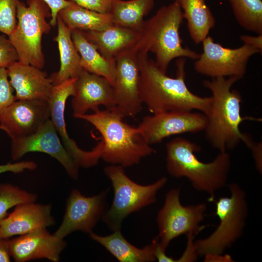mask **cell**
<instances>
[{"label": "cell", "mask_w": 262, "mask_h": 262, "mask_svg": "<svg viewBox=\"0 0 262 262\" xmlns=\"http://www.w3.org/2000/svg\"><path fill=\"white\" fill-rule=\"evenodd\" d=\"M200 147L194 142L177 137L166 145V167L176 178H186L197 191L209 195L213 201L214 194L224 187L230 168V157L227 151L220 152L210 163L200 161L195 153Z\"/></svg>", "instance_id": "obj_3"}, {"label": "cell", "mask_w": 262, "mask_h": 262, "mask_svg": "<svg viewBox=\"0 0 262 262\" xmlns=\"http://www.w3.org/2000/svg\"><path fill=\"white\" fill-rule=\"evenodd\" d=\"M229 0L239 25L247 31L262 34V0Z\"/></svg>", "instance_id": "obj_28"}, {"label": "cell", "mask_w": 262, "mask_h": 262, "mask_svg": "<svg viewBox=\"0 0 262 262\" xmlns=\"http://www.w3.org/2000/svg\"><path fill=\"white\" fill-rule=\"evenodd\" d=\"M0 129L1 130V127H0Z\"/></svg>", "instance_id": "obj_41"}, {"label": "cell", "mask_w": 262, "mask_h": 262, "mask_svg": "<svg viewBox=\"0 0 262 262\" xmlns=\"http://www.w3.org/2000/svg\"><path fill=\"white\" fill-rule=\"evenodd\" d=\"M19 0H0V32L9 36L16 23V6Z\"/></svg>", "instance_id": "obj_30"}, {"label": "cell", "mask_w": 262, "mask_h": 262, "mask_svg": "<svg viewBox=\"0 0 262 262\" xmlns=\"http://www.w3.org/2000/svg\"><path fill=\"white\" fill-rule=\"evenodd\" d=\"M8 78L7 68L0 67V110L16 100Z\"/></svg>", "instance_id": "obj_31"}, {"label": "cell", "mask_w": 262, "mask_h": 262, "mask_svg": "<svg viewBox=\"0 0 262 262\" xmlns=\"http://www.w3.org/2000/svg\"><path fill=\"white\" fill-rule=\"evenodd\" d=\"M204 203L183 205L180 200V190L175 188L166 194L164 204L159 210L157 222L159 244L165 250L175 238L186 234H197L203 229L200 223L205 216Z\"/></svg>", "instance_id": "obj_9"}, {"label": "cell", "mask_w": 262, "mask_h": 262, "mask_svg": "<svg viewBox=\"0 0 262 262\" xmlns=\"http://www.w3.org/2000/svg\"><path fill=\"white\" fill-rule=\"evenodd\" d=\"M184 16L178 0L163 6L149 19L145 20L135 45L139 52L150 51L155 56V62L166 73L170 62L177 58L197 59L196 52L184 47L180 34Z\"/></svg>", "instance_id": "obj_5"}, {"label": "cell", "mask_w": 262, "mask_h": 262, "mask_svg": "<svg viewBox=\"0 0 262 262\" xmlns=\"http://www.w3.org/2000/svg\"><path fill=\"white\" fill-rule=\"evenodd\" d=\"M155 0H113L110 13L114 24L139 31Z\"/></svg>", "instance_id": "obj_27"}, {"label": "cell", "mask_w": 262, "mask_h": 262, "mask_svg": "<svg viewBox=\"0 0 262 262\" xmlns=\"http://www.w3.org/2000/svg\"><path fill=\"white\" fill-rule=\"evenodd\" d=\"M138 59L140 97L151 113L194 110L207 113L211 97L196 95L189 89L185 82L184 58L177 62L175 78L163 72L147 53L138 52Z\"/></svg>", "instance_id": "obj_1"}, {"label": "cell", "mask_w": 262, "mask_h": 262, "mask_svg": "<svg viewBox=\"0 0 262 262\" xmlns=\"http://www.w3.org/2000/svg\"><path fill=\"white\" fill-rule=\"evenodd\" d=\"M241 40L245 44L253 47L258 49L261 53L262 51V34L257 36L242 35L240 36Z\"/></svg>", "instance_id": "obj_38"}, {"label": "cell", "mask_w": 262, "mask_h": 262, "mask_svg": "<svg viewBox=\"0 0 262 262\" xmlns=\"http://www.w3.org/2000/svg\"><path fill=\"white\" fill-rule=\"evenodd\" d=\"M7 69L16 100L48 101L53 85L41 69L18 61Z\"/></svg>", "instance_id": "obj_20"}, {"label": "cell", "mask_w": 262, "mask_h": 262, "mask_svg": "<svg viewBox=\"0 0 262 262\" xmlns=\"http://www.w3.org/2000/svg\"><path fill=\"white\" fill-rule=\"evenodd\" d=\"M58 16L71 31H99L114 25L110 13H102L92 11L75 3L62 9Z\"/></svg>", "instance_id": "obj_25"}, {"label": "cell", "mask_w": 262, "mask_h": 262, "mask_svg": "<svg viewBox=\"0 0 262 262\" xmlns=\"http://www.w3.org/2000/svg\"><path fill=\"white\" fill-rule=\"evenodd\" d=\"M124 117L114 108L98 109L78 118L88 122L100 133L101 158L108 163L126 167L139 164L155 150L145 141L138 127L124 122Z\"/></svg>", "instance_id": "obj_4"}, {"label": "cell", "mask_w": 262, "mask_h": 262, "mask_svg": "<svg viewBox=\"0 0 262 262\" xmlns=\"http://www.w3.org/2000/svg\"><path fill=\"white\" fill-rule=\"evenodd\" d=\"M66 245L64 239L42 228L9 240V249L16 262L43 258L57 262Z\"/></svg>", "instance_id": "obj_18"}, {"label": "cell", "mask_w": 262, "mask_h": 262, "mask_svg": "<svg viewBox=\"0 0 262 262\" xmlns=\"http://www.w3.org/2000/svg\"><path fill=\"white\" fill-rule=\"evenodd\" d=\"M31 152L50 155L61 164L71 178L77 179L79 167L64 146L50 118L33 134L12 140L11 155L13 161L19 160Z\"/></svg>", "instance_id": "obj_14"}, {"label": "cell", "mask_w": 262, "mask_h": 262, "mask_svg": "<svg viewBox=\"0 0 262 262\" xmlns=\"http://www.w3.org/2000/svg\"><path fill=\"white\" fill-rule=\"evenodd\" d=\"M71 37L80 55L82 69L105 78L113 85L115 75V61L103 56L87 39L82 31L72 30Z\"/></svg>", "instance_id": "obj_24"}, {"label": "cell", "mask_w": 262, "mask_h": 262, "mask_svg": "<svg viewBox=\"0 0 262 262\" xmlns=\"http://www.w3.org/2000/svg\"><path fill=\"white\" fill-rule=\"evenodd\" d=\"M184 19L187 21L190 37L196 44L201 43L215 24L214 17L206 0H178Z\"/></svg>", "instance_id": "obj_26"}, {"label": "cell", "mask_w": 262, "mask_h": 262, "mask_svg": "<svg viewBox=\"0 0 262 262\" xmlns=\"http://www.w3.org/2000/svg\"><path fill=\"white\" fill-rule=\"evenodd\" d=\"M9 240V238L0 237V262H11Z\"/></svg>", "instance_id": "obj_39"}, {"label": "cell", "mask_w": 262, "mask_h": 262, "mask_svg": "<svg viewBox=\"0 0 262 262\" xmlns=\"http://www.w3.org/2000/svg\"><path fill=\"white\" fill-rule=\"evenodd\" d=\"M18 61L17 52L9 39L0 35V67L7 68Z\"/></svg>", "instance_id": "obj_32"}, {"label": "cell", "mask_w": 262, "mask_h": 262, "mask_svg": "<svg viewBox=\"0 0 262 262\" xmlns=\"http://www.w3.org/2000/svg\"><path fill=\"white\" fill-rule=\"evenodd\" d=\"M58 33L54 38L60 54V66L59 70L51 75L49 78L53 85L66 80L77 78L83 70L81 65L80 55L71 37V31L58 16Z\"/></svg>", "instance_id": "obj_22"}, {"label": "cell", "mask_w": 262, "mask_h": 262, "mask_svg": "<svg viewBox=\"0 0 262 262\" xmlns=\"http://www.w3.org/2000/svg\"><path fill=\"white\" fill-rule=\"evenodd\" d=\"M89 235L92 240L102 245L119 262H147L156 260L154 255L156 238L151 244L140 248L129 243L120 230H115L107 236L98 235L93 232Z\"/></svg>", "instance_id": "obj_23"}, {"label": "cell", "mask_w": 262, "mask_h": 262, "mask_svg": "<svg viewBox=\"0 0 262 262\" xmlns=\"http://www.w3.org/2000/svg\"><path fill=\"white\" fill-rule=\"evenodd\" d=\"M201 43L203 51L196 59L194 68L197 73L212 79L236 77L241 79L246 73L249 59L261 53L245 44L237 48H226L214 42L210 36Z\"/></svg>", "instance_id": "obj_10"}, {"label": "cell", "mask_w": 262, "mask_h": 262, "mask_svg": "<svg viewBox=\"0 0 262 262\" xmlns=\"http://www.w3.org/2000/svg\"><path fill=\"white\" fill-rule=\"evenodd\" d=\"M239 80L236 77H220L203 82L212 94L210 106L205 114L207 124L204 131L207 140L219 152L232 149L242 142L249 147L253 142L251 137L242 132L239 128L243 121L253 119L242 116L241 95L238 91L231 89Z\"/></svg>", "instance_id": "obj_2"}, {"label": "cell", "mask_w": 262, "mask_h": 262, "mask_svg": "<svg viewBox=\"0 0 262 262\" xmlns=\"http://www.w3.org/2000/svg\"><path fill=\"white\" fill-rule=\"evenodd\" d=\"M205 262H233L229 255L222 256V255L205 256Z\"/></svg>", "instance_id": "obj_40"}, {"label": "cell", "mask_w": 262, "mask_h": 262, "mask_svg": "<svg viewBox=\"0 0 262 262\" xmlns=\"http://www.w3.org/2000/svg\"><path fill=\"white\" fill-rule=\"evenodd\" d=\"M251 150L255 166L257 170L261 173L262 171V143L261 142L253 141L248 147Z\"/></svg>", "instance_id": "obj_37"}, {"label": "cell", "mask_w": 262, "mask_h": 262, "mask_svg": "<svg viewBox=\"0 0 262 262\" xmlns=\"http://www.w3.org/2000/svg\"><path fill=\"white\" fill-rule=\"evenodd\" d=\"M51 209L50 205L34 202L16 205L14 210L1 222L0 237L9 238L53 226L55 221L51 214Z\"/></svg>", "instance_id": "obj_19"}, {"label": "cell", "mask_w": 262, "mask_h": 262, "mask_svg": "<svg viewBox=\"0 0 262 262\" xmlns=\"http://www.w3.org/2000/svg\"><path fill=\"white\" fill-rule=\"evenodd\" d=\"M231 195L221 197L215 203V214L220 222L205 238L195 241L198 255H222L243 233L248 209L245 191L236 183L229 185Z\"/></svg>", "instance_id": "obj_6"}, {"label": "cell", "mask_w": 262, "mask_h": 262, "mask_svg": "<svg viewBox=\"0 0 262 262\" xmlns=\"http://www.w3.org/2000/svg\"><path fill=\"white\" fill-rule=\"evenodd\" d=\"M27 4L18 1L16 27L8 39L17 52L18 61L42 69L45 65L42 38L51 29L47 21L51 16L50 9L42 0H27Z\"/></svg>", "instance_id": "obj_7"}, {"label": "cell", "mask_w": 262, "mask_h": 262, "mask_svg": "<svg viewBox=\"0 0 262 262\" xmlns=\"http://www.w3.org/2000/svg\"><path fill=\"white\" fill-rule=\"evenodd\" d=\"M37 168V164L33 161H22L15 163L0 164V174L11 172L19 173L25 170H33Z\"/></svg>", "instance_id": "obj_34"}, {"label": "cell", "mask_w": 262, "mask_h": 262, "mask_svg": "<svg viewBox=\"0 0 262 262\" xmlns=\"http://www.w3.org/2000/svg\"><path fill=\"white\" fill-rule=\"evenodd\" d=\"M187 243L185 251L182 256L175 262H194L197 259V254L194 243L195 236L192 234L187 235Z\"/></svg>", "instance_id": "obj_36"}, {"label": "cell", "mask_w": 262, "mask_h": 262, "mask_svg": "<svg viewBox=\"0 0 262 262\" xmlns=\"http://www.w3.org/2000/svg\"><path fill=\"white\" fill-rule=\"evenodd\" d=\"M108 191L87 197L77 189L72 190L67 200L62 223L53 234L64 239L77 230L89 234L93 232L106 212Z\"/></svg>", "instance_id": "obj_13"}, {"label": "cell", "mask_w": 262, "mask_h": 262, "mask_svg": "<svg viewBox=\"0 0 262 262\" xmlns=\"http://www.w3.org/2000/svg\"><path fill=\"white\" fill-rule=\"evenodd\" d=\"M71 106L73 116L78 118L92 110L95 112L99 106L106 109L115 106L112 84L105 78L82 70L76 78Z\"/></svg>", "instance_id": "obj_17"}, {"label": "cell", "mask_w": 262, "mask_h": 262, "mask_svg": "<svg viewBox=\"0 0 262 262\" xmlns=\"http://www.w3.org/2000/svg\"><path fill=\"white\" fill-rule=\"evenodd\" d=\"M82 32L103 56L114 60L133 48L140 35L139 31L115 24L101 31Z\"/></svg>", "instance_id": "obj_21"}, {"label": "cell", "mask_w": 262, "mask_h": 262, "mask_svg": "<svg viewBox=\"0 0 262 262\" xmlns=\"http://www.w3.org/2000/svg\"><path fill=\"white\" fill-rule=\"evenodd\" d=\"M83 8L102 13H110L113 0H71Z\"/></svg>", "instance_id": "obj_33"}, {"label": "cell", "mask_w": 262, "mask_h": 262, "mask_svg": "<svg viewBox=\"0 0 262 262\" xmlns=\"http://www.w3.org/2000/svg\"><path fill=\"white\" fill-rule=\"evenodd\" d=\"M123 168L112 164L104 170L111 181L114 196L112 205L102 218L114 231L120 230L123 220L129 214L156 202L158 192L167 182V178L162 177L151 184L140 185L129 178Z\"/></svg>", "instance_id": "obj_8"}, {"label": "cell", "mask_w": 262, "mask_h": 262, "mask_svg": "<svg viewBox=\"0 0 262 262\" xmlns=\"http://www.w3.org/2000/svg\"><path fill=\"white\" fill-rule=\"evenodd\" d=\"M76 78L70 79L57 85H53L48 100L50 118L52 121L61 141L78 167H89L95 163L93 149L85 151L80 148L71 138L66 131L65 110L66 100L74 94Z\"/></svg>", "instance_id": "obj_16"}, {"label": "cell", "mask_w": 262, "mask_h": 262, "mask_svg": "<svg viewBox=\"0 0 262 262\" xmlns=\"http://www.w3.org/2000/svg\"><path fill=\"white\" fill-rule=\"evenodd\" d=\"M50 118L47 101L16 100L0 110V126L11 140L29 136Z\"/></svg>", "instance_id": "obj_15"}, {"label": "cell", "mask_w": 262, "mask_h": 262, "mask_svg": "<svg viewBox=\"0 0 262 262\" xmlns=\"http://www.w3.org/2000/svg\"><path fill=\"white\" fill-rule=\"evenodd\" d=\"M37 196L9 183L0 184V224L7 216L8 211L16 205L35 202Z\"/></svg>", "instance_id": "obj_29"}, {"label": "cell", "mask_w": 262, "mask_h": 262, "mask_svg": "<svg viewBox=\"0 0 262 262\" xmlns=\"http://www.w3.org/2000/svg\"><path fill=\"white\" fill-rule=\"evenodd\" d=\"M193 111H172L146 116L137 127L150 145L160 143L172 135L204 131L207 124L206 115Z\"/></svg>", "instance_id": "obj_12"}, {"label": "cell", "mask_w": 262, "mask_h": 262, "mask_svg": "<svg viewBox=\"0 0 262 262\" xmlns=\"http://www.w3.org/2000/svg\"><path fill=\"white\" fill-rule=\"evenodd\" d=\"M49 6L51 14L50 24L55 26L57 24V18L59 12L62 9L68 6L72 2L71 0H42Z\"/></svg>", "instance_id": "obj_35"}, {"label": "cell", "mask_w": 262, "mask_h": 262, "mask_svg": "<svg viewBox=\"0 0 262 262\" xmlns=\"http://www.w3.org/2000/svg\"><path fill=\"white\" fill-rule=\"evenodd\" d=\"M115 61L114 108L124 117H133L140 112L143 104L140 94L138 51L135 46L118 56Z\"/></svg>", "instance_id": "obj_11"}]
</instances>
